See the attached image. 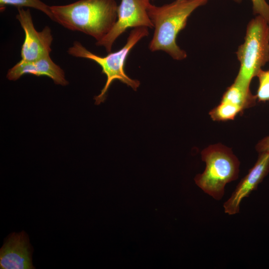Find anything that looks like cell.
<instances>
[{
  "label": "cell",
  "mask_w": 269,
  "mask_h": 269,
  "mask_svg": "<svg viewBox=\"0 0 269 269\" xmlns=\"http://www.w3.org/2000/svg\"><path fill=\"white\" fill-rule=\"evenodd\" d=\"M201 157L206 167L202 173L195 176V183L205 193L220 200L224 195L226 185L238 177L239 160L231 148L221 143L204 149Z\"/></svg>",
  "instance_id": "obj_5"
},
{
  "label": "cell",
  "mask_w": 269,
  "mask_h": 269,
  "mask_svg": "<svg viewBox=\"0 0 269 269\" xmlns=\"http://www.w3.org/2000/svg\"><path fill=\"white\" fill-rule=\"evenodd\" d=\"M256 77L259 80L257 99L260 102L269 101V70L261 69Z\"/></svg>",
  "instance_id": "obj_14"
},
{
  "label": "cell",
  "mask_w": 269,
  "mask_h": 269,
  "mask_svg": "<svg viewBox=\"0 0 269 269\" xmlns=\"http://www.w3.org/2000/svg\"><path fill=\"white\" fill-rule=\"evenodd\" d=\"M33 249L29 237L24 231L13 232L5 240L0 250V268L33 269Z\"/></svg>",
  "instance_id": "obj_8"
},
{
  "label": "cell",
  "mask_w": 269,
  "mask_h": 269,
  "mask_svg": "<svg viewBox=\"0 0 269 269\" xmlns=\"http://www.w3.org/2000/svg\"><path fill=\"white\" fill-rule=\"evenodd\" d=\"M7 5H12L18 7H28L39 10L53 20V16L49 6L40 0H0V9L2 11Z\"/></svg>",
  "instance_id": "obj_13"
},
{
  "label": "cell",
  "mask_w": 269,
  "mask_h": 269,
  "mask_svg": "<svg viewBox=\"0 0 269 269\" xmlns=\"http://www.w3.org/2000/svg\"><path fill=\"white\" fill-rule=\"evenodd\" d=\"M16 18L23 29L25 37L21 48V60L33 61L50 55L53 40L51 31L48 26L37 31L34 26L30 10L18 7Z\"/></svg>",
  "instance_id": "obj_7"
},
{
  "label": "cell",
  "mask_w": 269,
  "mask_h": 269,
  "mask_svg": "<svg viewBox=\"0 0 269 269\" xmlns=\"http://www.w3.org/2000/svg\"><path fill=\"white\" fill-rule=\"evenodd\" d=\"M236 55L240 66L234 82L250 89L253 78L269 62V23L263 17L256 15L249 21Z\"/></svg>",
  "instance_id": "obj_4"
},
{
  "label": "cell",
  "mask_w": 269,
  "mask_h": 269,
  "mask_svg": "<svg viewBox=\"0 0 269 269\" xmlns=\"http://www.w3.org/2000/svg\"><path fill=\"white\" fill-rule=\"evenodd\" d=\"M115 0H79L64 5L50 6L53 21L72 31L103 39L117 20Z\"/></svg>",
  "instance_id": "obj_2"
},
{
  "label": "cell",
  "mask_w": 269,
  "mask_h": 269,
  "mask_svg": "<svg viewBox=\"0 0 269 269\" xmlns=\"http://www.w3.org/2000/svg\"><path fill=\"white\" fill-rule=\"evenodd\" d=\"M259 153L254 166L242 179L230 197L224 203L223 207L225 213L229 215L238 213L243 199L255 190L267 175L269 171V151Z\"/></svg>",
  "instance_id": "obj_9"
},
{
  "label": "cell",
  "mask_w": 269,
  "mask_h": 269,
  "mask_svg": "<svg viewBox=\"0 0 269 269\" xmlns=\"http://www.w3.org/2000/svg\"><path fill=\"white\" fill-rule=\"evenodd\" d=\"M148 28L140 27L134 28L130 32L125 45L120 50L110 52L107 56L97 55L86 48L80 42L75 41L68 50L73 56L86 58L94 61L102 68V72L107 77V81L101 93L95 96V104L99 105L106 98L108 90L112 83L119 80L136 91L140 82L130 78L125 73L124 66L127 58L133 47L143 37L148 36Z\"/></svg>",
  "instance_id": "obj_3"
},
{
  "label": "cell",
  "mask_w": 269,
  "mask_h": 269,
  "mask_svg": "<svg viewBox=\"0 0 269 269\" xmlns=\"http://www.w3.org/2000/svg\"><path fill=\"white\" fill-rule=\"evenodd\" d=\"M257 97L250 89L234 82L223 95L221 101L227 102L242 108L244 110L256 104Z\"/></svg>",
  "instance_id": "obj_11"
},
{
  "label": "cell",
  "mask_w": 269,
  "mask_h": 269,
  "mask_svg": "<svg viewBox=\"0 0 269 269\" xmlns=\"http://www.w3.org/2000/svg\"><path fill=\"white\" fill-rule=\"evenodd\" d=\"M232 0L236 2H240L242 1V0Z\"/></svg>",
  "instance_id": "obj_17"
},
{
  "label": "cell",
  "mask_w": 269,
  "mask_h": 269,
  "mask_svg": "<svg viewBox=\"0 0 269 269\" xmlns=\"http://www.w3.org/2000/svg\"><path fill=\"white\" fill-rule=\"evenodd\" d=\"M210 0H175L161 6L149 4L147 11L154 32L148 45L154 52L163 51L176 60L187 57V52L177 44L179 33L186 26L189 17L198 8Z\"/></svg>",
  "instance_id": "obj_1"
},
{
  "label": "cell",
  "mask_w": 269,
  "mask_h": 269,
  "mask_svg": "<svg viewBox=\"0 0 269 269\" xmlns=\"http://www.w3.org/2000/svg\"><path fill=\"white\" fill-rule=\"evenodd\" d=\"M244 110L240 107L229 102L221 101L220 103L209 112L211 119L215 121L232 120Z\"/></svg>",
  "instance_id": "obj_12"
},
{
  "label": "cell",
  "mask_w": 269,
  "mask_h": 269,
  "mask_svg": "<svg viewBox=\"0 0 269 269\" xmlns=\"http://www.w3.org/2000/svg\"><path fill=\"white\" fill-rule=\"evenodd\" d=\"M25 74L46 76L50 78L55 84L63 86L69 83L65 78L64 72L52 61L50 55L33 61L21 60L8 70L6 78L9 80L15 81Z\"/></svg>",
  "instance_id": "obj_10"
},
{
  "label": "cell",
  "mask_w": 269,
  "mask_h": 269,
  "mask_svg": "<svg viewBox=\"0 0 269 269\" xmlns=\"http://www.w3.org/2000/svg\"><path fill=\"white\" fill-rule=\"evenodd\" d=\"M253 13L263 17L269 23V4L266 0H251Z\"/></svg>",
  "instance_id": "obj_15"
},
{
  "label": "cell",
  "mask_w": 269,
  "mask_h": 269,
  "mask_svg": "<svg viewBox=\"0 0 269 269\" xmlns=\"http://www.w3.org/2000/svg\"><path fill=\"white\" fill-rule=\"evenodd\" d=\"M150 0H121L118 5L117 20L110 32L96 45L111 52L116 39L129 28L146 27L153 28L148 14Z\"/></svg>",
  "instance_id": "obj_6"
},
{
  "label": "cell",
  "mask_w": 269,
  "mask_h": 269,
  "mask_svg": "<svg viewBox=\"0 0 269 269\" xmlns=\"http://www.w3.org/2000/svg\"><path fill=\"white\" fill-rule=\"evenodd\" d=\"M256 149L259 153L269 151V135L261 139L256 145Z\"/></svg>",
  "instance_id": "obj_16"
}]
</instances>
